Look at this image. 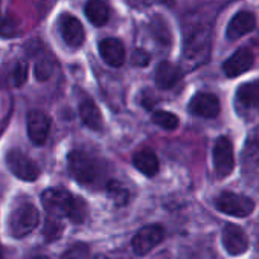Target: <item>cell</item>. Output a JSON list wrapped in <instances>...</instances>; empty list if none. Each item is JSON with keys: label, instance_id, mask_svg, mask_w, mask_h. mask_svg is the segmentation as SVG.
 <instances>
[{"label": "cell", "instance_id": "8fae6325", "mask_svg": "<svg viewBox=\"0 0 259 259\" xmlns=\"http://www.w3.org/2000/svg\"><path fill=\"white\" fill-rule=\"evenodd\" d=\"M220 110H221L220 101L212 93H206V92L197 93L189 102V111L198 117L213 119L220 114Z\"/></svg>", "mask_w": 259, "mask_h": 259}, {"label": "cell", "instance_id": "3957f363", "mask_svg": "<svg viewBox=\"0 0 259 259\" xmlns=\"http://www.w3.org/2000/svg\"><path fill=\"white\" fill-rule=\"evenodd\" d=\"M67 166L70 176L81 185H92L99 177V165L84 151H72L67 156Z\"/></svg>", "mask_w": 259, "mask_h": 259}, {"label": "cell", "instance_id": "ac0fdd59", "mask_svg": "<svg viewBox=\"0 0 259 259\" xmlns=\"http://www.w3.org/2000/svg\"><path fill=\"white\" fill-rule=\"evenodd\" d=\"M180 76H182V72L177 66H174L168 61H163L159 64V67L156 70V84L159 89L168 90L177 84Z\"/></svg>", "mask_w": 259, "mask_h": 259}, {"label": "cell", "instance_id": "6da1fadb", "mask_svg": "<svg viewBox=\"0 0 259 259\" xmlns=\"http://www.w3.org/2000/svg\"><path fill=\"white\" fill-rule=\"evenodd\" d=\"M41 203L51 217H66L73 223H82L87 217V204L82 198L61 188H52L41 194Z\"/></svg>", "mask_w": 259, "mask_h": 259}, {"label": "cell", "instance_id": "9a60e30c", "mask_svg": "<svg viewBox=\"0 0 259 259\" xmlns=\"http://www.w3.org/2000/svg\"><path fill=\"white\" fill-rule=\"evenodd\" d=\"M99 54L111 67H120L125 61V48L117 38H104L99 41Z\"/></svg>", "mask_w": 259, "mask_h": 259}, {"label": "cell", "instance_id": "f546056e", "mask_svg": "<svg viewBox=\"0 0 259 259\" xmlns=\"http://www.w3.org/2000/svg\"><path fill=\"white\" fill-rule=\"evenodd\" d=\"M157 2H160L163 5H168V7H172L174 5V0H157Z\"/></svg>", "mask_w": 259, "mask_h": 259}, {"label": "cell", "instance_id": "4316f807", "mask_svg": "<svg viewBox=\"0 0 259 259\" xmlns=\"http://www.w3.org/2000/svg\"><path fill=\"white\" fill-rule=\"evenodd\" d=\"M132 63L135 66H139V67H144L150 63V55L148 52H145L144 49H136L135 54H133V58H132Z\"/></svg>", "mask_w": 259, "mask_h": 259}, {"label": "cell", "instance_id": "9c48e42d", "mask_svg": "<svg viewBox=\"0 0 259 259\" xmlns=\"http://www.w3.org/2000/svg\"><path fill=\"white\" fill-rule=\"evenodd\" d=\"M163 239V229L157 224L142 227L133 238L132 245L133 251L139 256L150 253L160 241Z\"/></svg>", "mask_w": 259, "mask_h": 259}, {"label": "cell", "instance_id": "d4e9b609", "mask_svg": "<svg viewBox=\"0 0 259 259\" xmlns=\"http://www.w3.org/2000/svg\"><path fill=\"white\" fill-rule=\"evenodd\" d=\"M108 191H110V194H111V197H113V200L116 201L117 206H122V204L126 203L128 192L122 186H119V183H110L108 185Z\"/></svg>", "mask_w": 259, "mask_h": 259}, {"label": "cell", "instance_id": "83f0119b", "mask_svg": "<svg viewBox=\"0 0 259 259\" xmlns=\"http://www.w3.org/2000/svg\"><path fill=\"white\" fill-rule=\"evenodd\" d=\"M14 34H16V28H14L13 22L0 16V35H5V37L8 35V37H11Z\"/></svg>", "mask_w": 259, "mask_h": 259}, {"label": "cell", "instance_id": "cb8c5ba5", "mask_svg": "<svg viewBox=\"0 0 259 259\" xmlns=\"http://www.w3.org/2000/svg\"><path fill=\"white\" fill-rule=\"evenodd\" d=\"M52 70H54V64L51 60H41L35 64V76L40 81H46L52 75Z\"/></svg>", "mask_w": 259, "mask_h": 259}, {"label": "cell", "instance_id": "d6986e66", "mask_svg": "<svg viewBox=\"0 0 259 259\" xmlns=\"http://www.w3.org/2000/svg\"><path fill=\"white\" fill-rule=\"evenodd\" d=\"M85 16L95 26H104L110 19V8L104 0H89L85 5Z\"/></svg>", "mask_w": 259, "mask_h": 259}, {"label": "cell", "instance_id": "8992f818", "mask_svg": "<svg viewBox=\"0 0 259 259\" xmlns=\"http://www.w3.org/2000/svg\"><path fill=\"white\" fill-rule=\"evenodd\" d=\"M7 165L11 169V172L25 182H34L40 176V168L38 165L29 159L25 153L19 150H11L7 156Z\"/></svg>", "mask_w": 259, "mask_h": 259}, {"label": "cell", "instance_id": "1f68e13d", "mask_svg": "<svg viewBox=\"0 0 259 259\" xmlns=\"http://www.w3.org/2000/svg\"><path fill=\"white\" fill-rule=\"evenodd\" d=\"M34 259H49L48 256H37V257H34Z\"/></svg>", "mask_w": 259, "mask_h": 259}, {"label": "cell", "instance_id": "2e32d148", "mask_svg": "<svg viewBox=\"0 0 259 259\" xmlns=\"http://www.w3.org/2000/svg\"><path fill=\"white\" fill-rule=\"evenodd\" d=\"M236 104L244 110H259V79L244 82L238 87Z\"/></svg>", "mask_w": 259, "mask_h": 259}, {"label": "cell", "instance_id": "4fadbf2b", "mask_svg": "<svg viewBox=\"0 0 259 259\" xmlns=\"http://www.w3.org/2000/svg\"><path fill=\"white\" fill-rule=\"evenodd\" d=\"M60 29H61L63 40L66 41L67 46L79 48L84 43V38H85L84 28L76 17L70 14H64L60 20Z\"/></svg>", "mask_w": 259, "mask_h": 259}, {"label": "cell", "instance_id": "7402d4cb", "mask_svg": "<svg viewBox=\"0 0 259 259\" xmlns=\"http://www.w3.org/2000/svg\"><path fill=\"white\" fill-rule=\"evenodd\" d=\"M89 257H90V248L84 242L73 244L61 256V259H89Z\"/></svg>", "mask_w": 259, "mask_h": 259}, {"label": "cell", "instance_id": "484cf974", "mask_svg": "<svg viewBox=\"0 0 259 259\" xmlns=\"http://www.w3.org/2000/svg\"><path fill=\"white\" fill-rule=\"evenodd\" d=\"M28 78V64L26 63H17L14 72H13V79H14V85L20 87L25 84Z\"/></svg>", "mask_w": 259, "mask_h": 259}, {"label": "cell", "instance_id": "30bf717a", "mask_svg": "<svg viewBox=\"0 0 259 259\" xmlns=\"http://www.w3.org/2000/svg\"><path fill=\"white\" fill-rule=\"evenodd\" d=\"M221 239H223V245L226 251L232 256L242 254L248 248V238L245 232L236 224H227L223 229Z\"/></svg>", "mask_w": 259, "mask_h": 259}, {"label": "cell", "instance_id": "603a6c76", "mask_svg": "<svg viewBox=\"0 0 259 259\" xmlns=\"http://www.w3.org/2000/svg\"><path fill=\"white\" fill-rule=\"evenodd\" d=\"M153 32L157 37V40L163 41V43H169V32H168V26L165 23V20L162 17H154L153 23Z\"/></svg>", "mask_w": 259, "mask_h": 259}, {"label": "cell", "instance_id": "44dd1931", "mask_svg": "<svg viewBox=\"0 0 259 259\" xmlns=\"http://www.w3.org/2000/svg\"><path fill=\"white\" fill-rule=\"evenodd\" d=\"M153 122L156 125H159L160 128L163 130H168V132H171V130H176L179 126V117L169 111H165V110H157L153 113Z\"/></svg>", "mask_w": 259, "mask_h": 259}, {"label": "cell", "instance_id": "7a4b0ae2", "mask_svg": "<svg viewBox=\"0 0 259 259\" xmlns=\"http://www.w3.org/2000/svg\"><path fill=\"white\" fill-rule=\"evenodd\" d=\"M210 55V32L198 26L188 32L183 41V64L186 70H194L204 64Z\"/></svg>", "mask_w": 259, "mask_h": 259}, {"label": "cell", "instance_id": "d6a6232c", "mask_svg": "<svg viewBox=\"0 0 259 259\" xmlns=\"http://www.w3.org/2000/svg\"><path fill=\"white\" fill-rule=\"evenodd\" d=\"M0 259H2V257H0Z\"/></svg>", "mask_w": 259, "mask_h": 259}, {"label": "cell", "instance_id": "7c38bea8", "mask_svg": "<svg viewBox=\"0 0 259 259\" xmlns=\"http://www.w3.org/2000/svg\"><path fill=\"white\" fill-rule=\"evenodd\" d=\"M253 61H254L253 52L247 48H241L224 61L223 70L229 78H235L250 70L253 66Z\"/></svg>", "mask_w": 259, "mask_h": 259}, {"label": "cell", "instance_id": "f1b7e54d", "mask_svg": "<svg viewBox=\"0 0 259 259\" xmlns=\"http://www.w3.org/2000/svg\"><path fill=\"white\" fill-rule=\"evenodd\" d=\"M60 232H61V226L58 224L57 220H49V224H48V229L45 230L48 239H55L60 236Z\"/></svg>", "mask_w": 259, "mask_h": 259}, {"label": "cell", "instance_id": "ffe728a7", "mask_svg": "<svg viewBox=\"0 0 259 259\" xmlns=\"http://www.w3.org/2000/svg\"><path fill=\"white\" fill-rule=\"evenodd\" d=\"M133 163L142 174L148 177L156 176L159 171V159L151 150H142L136 153V156L133 157Z\"/></svg>", "mask_w": 259, "mask_h": 259}, {"label": "cell", "instance_id": "52a82bcc", "mask_svg": "<svg viewBox=\"0 0 259 259\" xmlns=\"http://www.w3.org/2000/svg\"><path fill=\"white\" fill-rule=\"evenodd\" d=\"M213 166L220 177H227L235 168L233 145L229 138L221 136L213 145Z\"/></svg>", "mask_w": 259, "mask_h": 259}, {"label": "cell", "instance_id": "ba28073f", "mask_svg": "<svg viewBox=\"0 0 259 259\" xmlns=\"http://www.w3.org/2000/svg\"><path fill=\"white\" fill-rule=\"evenodd\" d=\"M26 128H28V136L32 144L45 145L51 132V119L45 111L32 110L28 114Z\"/></svg>", "mask_w": 259, "mask_h": 259}, {"label": "cell", "instance_id": "277c9868", "mask_svg": "<svg viewBox=\"0 0 259 259\" xmlns=\"http://www.w3.org/2000/svg\"><path fill=\"white\" fill-rule=\"evenodd\" d=\"M40 221L38 209L32 203H22L17 206L8 220L10 232L14 238H22L31 233Z\"/></svg>", "mask_w": 259, "mask_h": 259}, {"label": "cell", "instance_id": "e0dca14e", "mask_svg": "<svg viewBox=\"0 0 259 259\" xmlns=\"http://www.w3.org/2000/svg\"><path fill=\"white\" fill-rule=\"evenodd\" d=\"M79 117L82 123L89 126L90 130H95V132L102 130V125H104L102 113L92 99H84L79 104Z\"/></svg>", "mask_w": 259, "mask_h": 259}, {"label": "cell", "instance_id": "4dcf8cb0", "mask_svg": "<svg viewBox=\"0 0 259 259\" xmlns=\"http://www.w3.org/2000/svg\"><path fill=\"white\" fill-rule=\"evenodd\" d=\"M93 259H108L107 256H102V254H99V256H95Z\"/></svg>", "mask_w": 259, "mask_h": 259}, {"label": "cell", "instance_id": "5b68a950", "mask_svg": "<svg viewBox=\"0 0 259 259\" xmlns=\"http://www.w3.org/2000/svg\"><path fill=\"white\" fill-rule=\"evenodd\" d=\"M215 206L220 212L230 215V217H238V218H244L248 217L253 209H254V201L250 197L245 195H239L235 192H221L217 200H215Z\"/></svg>", "mask_w": 259, "mask_h": 259}, {"label": "cell", "instance_id": "5bb4252c", "mask_svg": "<svg viewBox=\"0 0 259 259\" xmlns=\"http://www.w3.org/2000/svg\"><path fill=\"white\" fill-rule=\"evenodd\" d=\"M256 26V19L248 11H239L232 17V20L227 25L226 35L229 40H238L244 37L245 34L251 32Z\"/></svg>", "mask_w": 259, "mask_h": 259}]
</instances>
